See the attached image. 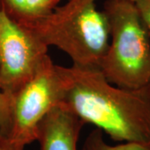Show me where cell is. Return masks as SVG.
Returning a JSON list of instances; mask_svg holds the SVG:
<instances>
[{"instance_id":"cell-1","label":"cell","mask_w":150,"mask_h":150,"mask_svg":"<svg viewBox=\"0 0 150 150\" xmlns=\"http://www.w3.org/2000/svg\"><path fill=\"white\" fill-rule=\"evenodd\" d=\"M62 104L84 123L118 142L150 143V83L125 88L106 79L98 68L59 66Z\"/></svg>"},{"instance_id":"cell-2","label":"cell","mask_w":150,"mask_h":150,"mask_svg":"<svg viewBox=\"0 0 150 150\" xmlns=\"http://www.w3.org/2000/svg\"><path fill=\"white\" fill-rule=\"evenodd\" d=\"M96 0H68L47 16L22 24L47 46L69 56L73 64L98 68L109 44V27Z\"/></svg>"},{"instance_id":"cell-3","label":"cell","mask_w":150,"mask_h":150,"mask_svg":"<svg viewBox=\"0 0 150 150\" xmlns=\"http://www.w3.org/2000/svg\"><path fill=\"white\" fill-rule=\"evenodd\" d=\"M110 41L98 69L108 82L125 88L150 83V35L136 3L107 0L103 6Z\"/></svg>"},{"instance_id":"cell-4","label":"cell","mask_w":150,"mask_h":150,"mask_svg":"<svg viewBox=\"0 0 150 150\" xmlns=\"http://www.w3.org/2000/svg\"><path fill=\"white\" fill-rule=\"evenodd\" d=\"M64 96L59 65L48 55L37 72L11 95V117L7 135L26 147L37 141L39 124Z\"/></svg>"},{"instance_id":"cell-5","label":"cell","mask_w":150,"mask_h":150,"mask_svg":"<svg viewBox=\"0 0 150 150\" xmlns=\"http://www.w3.org/2000/svg\"><path fill=\"white\" fill-rule=\"evenodd\" d=\"M48 46L0 8V88L11 96L48 56Z\"/></svg>"},{"instance_id":"cell-6","label":"cell","mask_w":150,"mask_h":150,"mask_svg":"<svg viewBox=\"0 0 150 150\" xmlns=\"http://www.w3.org/2000/svg\"><path fill=\"white\" fill-rule=\"evenodd\" d=\"M85 123L60 103L40 123L37 141L40 150H78V141Z\"/></svg>"},{"instance_id":"cell-7","label":"cell","mask_w":150,"mask_h":150,"mask_svg":"<svg viewBox=\"0 0 150 150\" xmlns=\"http://www.w3.org/2000/svg\"><path fill=\"white\" fill-rule=\"evenodd\" d=\"M60 0H0V8L17 23L25 24L51 13Z\"/></svg>"},{"instance_id":"cell-8","label":"cell","mask_w":150,"mask_h":150,"mask_svg":"<svg viewBox=\"0 0 150 150\" xmlns=\"http://www.w3.org/2000/svg\"><path fill=\"white\" fill-rule=\"evenodd\" d=\"M82 150H150V143L124 142V144L110 145L105 142L103 131L95 129L86 138Z\"/></svg>"},{"instance_id":"cell-9","label":"cell","mask_w":150,"mask_h":150,"mask_svg":"<svg viewBox=\"0 0 150 150\" xmlns=\"http://www.w3.org/2000/svg\"><path fill=\"white\" fill-rule=\"evenodd\" d=\"M11 117V97L0 88V131L7 134Z\"/></svg>"},{"instance_id":"cell-10","label":"cell","mask_w":150,"mask_h":150,"mask_svg":"<svg viewBox=\"0 0 150 150\" xmlns=\"http://www.w3.org/2000/svg\"><path fill=\"white\" fill-rule=\"evenodd\" d=\"M136 4L144 20L150 35V0H138Z\"/></svg>"},{"instance_id":"cell-11","label":"cell","mask_w":150,"mask_h":150,"mask_svg":"<svg viewBox=\"0 0 150 150\" xmlns=\"http://www.w3.org/2000/svg\"><path fill=\"white\" fill-rule=\"evenodd\" d=\"M0 150H25V148L16 144L7 134L0 131Z\"/></svg>"},{"instance_id":"cell-12","label":"cell","mask_w":150,"mask_h":150,"mask_svg":"<svg viewBox=\"0 0 150 150\" xmlns=\"http://www.w3.org/2000/svg\"><path fill=\"white\" fill-rule=\"evenodd\" d=\"M129 1H132V2H134V3H136L138 0H129Z\"/></svg>"}]
</instances>
